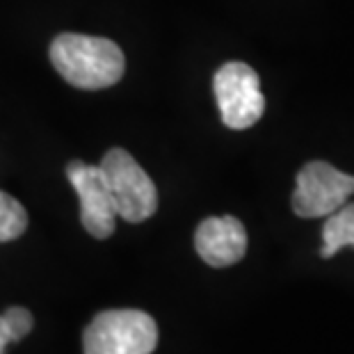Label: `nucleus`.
Returning <instances> with one entry per match:
<instances>
[{"label":"nucleus","instance_id":"1","mask_svg":"<svg viewBox=\"0 0 354 354\" xmlns=\"http://www.w3.org/2000/svg\"><path fill=\"white\" fill-rule=\"evenodd\" d=\"M50 62L69 85L78 89H105L122 80L126 57L105 37L64 32L50 44Z\"/></svg>","mask_w":354,"mask_h":354},{"label":"nucleus","instance_id":"2","mask_svg":"<svg viewBox=\"0 0 354 354\" xmlns=\"http://www.w3.org/2000/svg\"><path fill=\"white\" fill-rule=\"evenodd\" d=\"M85 354H151L158 345L156 320L138 308H112L89 322Z\"/></svg>","mask_w":354,"mask_h":354},{"label":"nucleus","instance_id":"3","mask_svg":"<svg viewBox=\"0 0 354 354\" xmlns=\"http://www.w3.org/2000/svg\"><path fill=\"white\" fill-rule=\"evenodd\" d=\"M99 167L108 183L117 217L138 224L156 213L158 190L153 180L126 149H110Z\"/></svg>","mask_w":354,"mask_h":354},{"label":"nucleus","instance_id":"4","mask_svg":"<svg viewBox=\"0 0 354 354\" xmlns=\"http://www.w3.org/2000/svg\"><path fill=\"white\" fill-rule=\"evenodd\" d=\"M213 89L224 126L245 131L254 126L266 112V96L261 80L245 62H227L215 71Z\"/></svg>","mask_w":354,"mask_h":354},{"label":"nucleus","instance_id":"5","mask_svg":"<svg viewBox=\"0 0 354 354\" xmlns=\"http://www.w3.org/2000/svg\"><path fill=\"white\" fill-rule=\"evenodd\" d=\"M354 194V176L343 174L325 160L306 162L297 174L292 210L297 217L315 220L338 210Z\"/></svg>","mask_w":354,"mask_h":354},{"label":"nucleus","instance_id":"6","mask_svg":"<svg viewBox=\"0 0 354 354\" xmlns=\"http://www.w3.org/2000/svg\"><path fill=\"white\" fill-rule=\"evenodd\" d=\"M66 176H69L73 190L80 199V220L89 236L105 240L115 233L117 210L112 203L108 183L99 165H87L80 160H71L66 165Z\"/></svg>","mask_w":354,"mask_h":354},{"label":"nucleus","instance_id":"7","mask_svg":"<svg viewBox=\"0 0 354 354\" xmlns=\"http://www.w3.org/2000/svg\"><path fill=\"white\" fill-rule=\"evenodd\" d=\"M194 247L210 268L236 266L247 252V231L238 217H208L197 227Z\"/></svg>","mask_w":354,"mask_h":354},{"label":"nucleus","instance_id":"8","mask_svg":"<svg viewBox=\"0 0 354 354\" xmlns=\"http://www.w3.org/2000/svg\"><path fill=\"white\" fill-rule=\"evenodd\" d=\"M322 240H325L320 250L322 259H331L343 247H354V203H343L338 210L327 215Z\"/></svg>","mask_w":354,"mask_h":354},{"label":"nucleus","instance_id":"9","mask_svg":"<svg viewBox=\"0 0 354 354\" xmlns=\"http://www.w3.org/2000/svg\"><path fill=\"white\" fill-rule=\"evenodd\" d=\"M26 229H28L26 208L7 192H0V243L17 240L19 236H24Z\"/></svg>","mask_w":354,"mask_h":354},{"label":"nucleus","instance_id":"10","mask_svg":"<svg viewBox=\"0 0 354 354\" xmlns=\"http://www.w3.org/2000/svg\"><path fill=\"white\" fill-rule=\"evenodd\" d=\"M3 322H5L10 341L17 343L24 336H28V331L32 329V313L24 306H12L3 313Z\"/></svg>","mask_w":354,"mask_h":354},{"label":"nucleus","instance_id":"11","mask_svg":"<svg viewBox=\"0 0 354 354\" xmlns=\"http://www.w3.org/2000/svg\"><path fill=\"white\" fill-rule=\"evenodd\" d=\"M10 336H7V329H5V322H3V315H0V354H5L7 345H10Z\"/></svg>","mask_w":354,"mask_h":354}]
</instances>
